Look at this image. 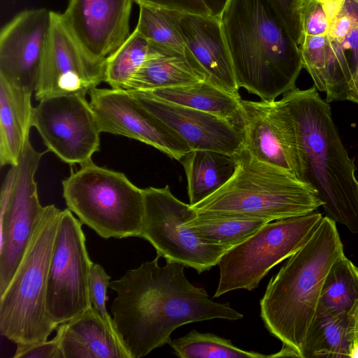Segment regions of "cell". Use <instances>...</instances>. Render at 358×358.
I'll list each match as a JSON object with an SVG mask.
<instances>
[{"instance_id":"d4e9b609","label":"cell","mask_w":358,"mask_h":358,"mask_svg":"<svg viewBox=\"0 0 358 358\" xmlns=\"http://www.w3.org/2000/svg\"><path fill=\"white\" fill-rule=\"evenodd\" d=\"M187 180L189 205L204 200L222 187L236 170L235 156L208 150H194L180 161Z\"/></svg>"},{"instance_id":"836d02e7","label":"cell","mask_w":358,"mask_h":358,"mask_svg":"<svg viewBox=\"0 0 358 358\" xmlns=\"http://www.w3.org/2000/svg\"><path fill=\"white\" fill-rule=\"evenodd\" d=\"M14 358H63L57 337L35 344L17 345Z\"/></svg>"},{"instance_id":"d6986e66","label":"cell","mask_w":358,"mask_h":358,"mask_svg":"<svg viewBox=\"0 0 358 358\" xmlns=\"http://www.w3.org/2000/svg\"><path fill=\"white\" fill-rule=\"evenodd\" d=\"M180 29L187 49L205 70L208 80L241 97L219 16L182 13Z\"/></svg>"},{"instance_id":"2e32d148","label":"cell","mask_w":358,"mask_h":358,"mask_svg":"<svg viewBox=\"0 0 358 358\" xmlns=\"http://www.w3.org/2000/svg\"><path fill=\"white\" fill-rule=\"evenodd\" d=\"M52 10H27L17 15L0 34V76L35 91L47 50Z\"/></svg>"},{"instance_id":"7c38bea8","label":"cell","mask_w":358,"mask_h":358,"mask_svg":"<svg viewBox=\"0 0 358 358\" xmlns=\"http://www.w3.org/2000/svg\"><path fill=\"white\" fill-rule=\"evenodd\" d=\"M33 126L48 150L69 164L92 160L100 150L99 127L85 94L55 96L38 101Z\"/></svg>"},{"instance_id":"1f68e13d","label":"cell","mask_w":358,"mask_h":358,"mask_svg":"<svg viewBox=\"0 0 358 358\" xmlns=\"http://www.w3.org/2000/svg\"><path fill=\"white\" fill-rule=\"evenodd\" d=\"M357 20V1L346 0L340 13L329 22V41L341 45Z\"/></svg>"},{"instance_id":"74e56055","label":"cell","mask_w":358,"mask_h":358,"mask_svg":"<svg viewBox=\"0 0 358 358\" xmlns=\"http://www.w3.org/2000/svg\"><path fill=\"white\" fill-rule=\"evenodd\" d=\"M214 15L219 16L227 0H204Z\"/></svg>"},{"instance_id":"8992f818","label":"cell","mask_w":358,"mask_h":358,"mask_svg":"<svg viewBox=\"0 0 358 358\" xmlns=\"http://www.w3.org/2000/svg\"><path fill=\"white\" fill-rule=\"evenodd\" d=\"M61 210L45 206L13 278L0 296V334L19 344L48 341L57 326L45 308L48 275Z\"/></svg>"},{"instance_id":"7a4b0ae2","label":"cell","mask_w":358,"mask_h":358,"mask_svg":"<svg viewBox=\"0 0 358 358\" xmlns=\"http://www.w3.org/2000/svg\"><path fill=\"white\" fill-rule=\"evenodd\" d=\"M280 100L294 127L299 179L316 192L327 217L358 233L355 160L342 142L329 103L315 86L295 87Z\"/></svg>"},{"instance_id":"f1b7e54d","label":"cell","mask_w":358,"mask_h":358,"mask_svg":"<svg viewBox=\"0 0 358 358\" xmlns=\"http://www.w3.org/2000/svg\"><path fill=\"white\" fill-rule=\"evenodd\" d=\"M150 43L136 29L125 41L106 58L105 80L111 88L127 90L147 60Z\"/></svg>"},{"instance_id":"f546056e","label":"cell","mask_w":358,"mask_h":358,"mask_svg":"<svg viewBox=\"0 0 358 358\" xmlns=\"http://www.w3.org/2000/svg\"><path fill=\"white\" fill-rule=\"evenodd\" d=\"M176 356L180 358H268L266 355L246 351L234 345L232 342L210 333L195 329L187 335L174 339L169 344Z\"/></svg>"},{"instance_id":"f35d334b","label":"cell","mask_w":358,"mask_h":358,"mask_svg":"<svg viewBox=\"0 0 358 358\" xmlns=\"http://www.w3.org/2000/svg\"><path fill=\"white\" fill-rule=\"evenodd\" d=\"M355 337L353 343L358 342V301L357 302L355 309ZM353 345V344H352Z\"/></svg>"},{"instance_id":"277c9868","label":"cell","mask_w":358,"mask_h":358,"mask_svg":"<svg viewBox=\"0 0 358 358\" xmlns=\"http://www.w3.org/2000/svg\"><path fill=\"white\" fill-rule=\"evenodd\" d=\"M344 254L336 222L327 215L310 239L273 276L260 301L265 327L282 343L275 357H301L325 277Z\"/></svg>"},{"instance_id":"8fae6325","label":"cell","mask_w":358,"mask_h":358,"mask_svg":"<svg viewBox=\"0 0 358 358\" xmlns=\"http://www.w3.org/2000/svg\"><path fill=\"white\" fill-rule=\"evenodd\" d=\"M82 225L68 208L61 211L45 299L47 314L57 327L91 308L89 275L93 262L86 248Z\"/></svg>"},{"instance_id":"ffe728a7","label":"cell","mask_w":358,"mask_h":358,"mask_svg":"<svg viewBox=\"0 0 358 358\" xmlns=\"http://www.w3.org/2000/svg\"><path fill=\"white\" fill-rule=\"evenodd\" d=\"M56 330L63 358H129L116 334L92 307Z\"/></svg>"},{"instance_id":"8d00e7d4","label":"cell","mask_w":358,"mask_h":358,"mask_svg":"<svg viewBox=\"0 0 358 358\" xmlns=\"http://www.w3.org/2000/svg\"><path fill=\"white\" fill-rule=\"evenodd\" d=\"M349 101L358 103V66L352 73Z\"/></svg>"},{"instance_id":"cb8c5ba5","label":"cell","mask_w":358,"mask_h":358,"mask_svg":"<svg viewBox=\"0 0 358 358\" xmlns=\"http://www.w3.org/2000/svg\"><path fill=\"white\" fill-rule=\"evenodd\" d=\"M147 92L167 101L218 116L241 129V97L227 92L208 80Z\"/></svg>"},{"instance_id":"4fadbf2b","label":"cell","mask_w":358,"mask_h":358,"mask_svg":"<svg viewBox=\"0 0 358 358\" xmlns=\"http://www.w3.org/2000/svg\"><path fill=\"white\" fill-rule=\"evenodd\" d=\"M106 59L84 48L64 22L52 11L47 50L35 89L37 101L72 94H85L105 80Z\"/></svg>"},{"instance_id":"3957f363","label":"cell","mask_w":358,"mask_h":358,"mask_svg":"<svg viewBox=\"0 0 358 358\" xmlns=\"http://www.w3.org/2000/svg\"><path fill=\"white\" fill-rule=\"evenodd\" d=\"M219 17L239 89L274 101L296 87L299 50L270 0H227Z\"/></svg>"},{"instance_id":"4316f807","label":"cell","mask_w":358,"mask_h":358,"mask_svg":"<svg viewBox=\"0 0 358 358\" xmlns=\"http://www.w3.org/2000/svg\"><path fill=\"white\" fill-rule=\"evenodd\" d=\"M358 301V268L343 254L331 265L319 306L333 314L350 312Z\"/></svg>"},{"instance_id":"e0dca14e","label":"cell","mask_w":358,"mask_h":358,"mask_svg":"<svg viewBox=\"0 0 358 358\" xmlns=\"http://www.w3.org/2000/svg\"><path fill=\"white\" fill-rule=\"evenodd\" d=\"M128 91L174 131L191 150H208L236 156L243 148L242 130L223 118L167 101L150 92Z\"/></svg>"},{"instance_id":"ab89813d","label":"cell","mask_w":358,"mask_h":358,"mask_svg":"<svg viewBox=\"0 0 358 358\" xmlns=\"http://www.w3.org/2000/svg\"><path fill=\"white\" fill-rule=\"evenodd\" d=\"M350 358H358V342L353 343L350 353Z\"/></svg>"},{"instance_id":"484cf974","label":"cell","mask_w":358,"mask_h":358,"mask_svg":"<svg viewBox=\"0 0 358 358\" xmlns=\"http://www.w3.org/2000/svg\"><path fill=\"white\" fill-rule=\"evenodd\" d=\"M267 222L245 217L199 214L185 225L201 242L231 249L252 236Z\"/></svg>"},{"instance_id":"83f0119b","label":"cell","mask_w":358,"mask_h":358,"mask_svg":"<svg viewBox=\"0 0 358 358\" xmlns=\"http://www.w3.org/2000/svg\"><path fill=\"white\" fill-rule=\"evenodd\" d=\"M139 6L136 29L150 43L185 52L187 48L181 33L182 13L164 8Z\"/></svg>"},{"instance_id":"9c48e42d","label":"cell","mask_w":358,"mask_h":358,"mask_svg":"<svg viewBox=\"0 0 358 358\" xmlns=\"http://www.w3.org/2000/svg\"><path fill=\"white\" fill-rule=\"evenodd\" d=\"M48 151H36L28 138L17 164L10 166L1 187L0 296L13 278L44 211L34 176Z\"/></svg>"},{"instance_id":"9a60e30c","label":"cell","mask_w":358,"mask_h":358,"mask_svg":"<svg viewBox=\"0 0 358 358\" xmlns=\"http://www.w3.org/2000/svg\"><path fill=\"white\" fill-rule=\"evenodd\" d=\"M243 148L258 160L299 178L296 135L292 118L280 100H241Z\"/></svg>"},{"instance_id":"ac0fdd59","label":"cell","mask_w":358,"mask_h":358,"mask_svg":"<svg viewBox=\"0 0 358 358\" xmlns=\"http://www.w3.org/2000/svg\"><path fill=\"white\" fill-rule=\"evenodd\" d=\"M134 0H69L62 17L88 52L106 59L129 37Z\"/></svg>"},{"instance_id":"ba28073f","label":"cell","mask_w":358,"mask_h":358,"mask_svg":"<svg viewBox=\"0 0 358 358\" xmlns=\"http://www.w3.org/2000/svg\"><path fill=\"white\" fill-rule=\"evenodd\" d=\"M322 215L317 211L266 223L220 259V279L213 297L236 289L252 291L276 264L291 257L313 236Z\"/></svg>"},{"instance_id":"d590c367","label":"cell","mask_w":358,"mask_h":358,"mask_svg":"<svg viewBox=\"0 0 358 358\" xmlns=\"http://www.w3.org/2000/svg\"><path fill=\"white\" fill-rule=\"evenodd\" d=\"M342 50H350L354 64L353 71L358 66V20L341 44Z\"/></svg>"},{"instance_id":"7402d4cb","label":"cell","mask_w":358,"mask_h":358,"mask_svg":"<svg viewBox=\"0 0 358 358\" xmlns=\"http://www.w3.org/2000/svg\"><path fill=\"white\" fill-rule=\"evenodd\" d=\"M33 92L0 76V164L17 165L33 127Z\"/></svg>"},{"instance_id":"4dcf8cb0","label":"cell","mask_w":358,"mask_h":358,"mask_svg":"<svg viewBox=\"0 0 358 358\" xmlns=\"http://www.w3.org/2000/svg\"><path fill=\"white\" fill-rule=\"evenodd\" d=\"M110 281V276L106 273L103 266L93 263L89 275V299L91 307L106 326L115 333L112 317L106 306Z\"/></svg>"},{"instance_id":"6da1fadb","label":"cell","mask_w":358,"mask_h":358,"mask_svg":"<svg viewBox=\"0 0 358 358\" xmlns=\"http://www.w3.org/2000/svg\"><path fill=\"white\" fill-rule=\"evenodd\" d=\"M157 257L110 280L117 294L110 306L114 330L129 358H140L172 341L177 328L192 322L224 319L238 320L243 315L229 302L219 303L206 290L191 284L183 264Z\"/></svg>"},{"instance_id":"d6a6232c","label":"cell","mask_w":358,"mask_h":358,"mask_svg":"<svg viewBox=\"0 0 358 358\" xmlns=\"http://www.w3.org/2000/svg\"><path fill=\"white\" fill-rule=\"evenodd\" d=\"M134 1L138 5L164 8L182 13L213 15L204 0H134Z\"/></svg>"},{"instance_id":"44dd1931","label":"cell","mask_w":358,"mask_h":358,"mask_svg":"<svg viewBox=\"0 0 358 358\" xmlns=\"http://www.w3.org/2000/svg\"><path fill=\"white\" fill-rule=\"evenodd\" d=\"M208 80V75L192 54L150 43V55L126 90L152 91L184 86Z\"/></svg>"},{"instance_id":"e575fe53","label":"cell","mask_w":358,"mask_h":358,"mask_svg":"<svg viewBox=\"0 0 358 358\" xmlns=\"http://www.w3.org/2000/svg\"><path fill=\"white\" fill-rule=\"evenodd\" d=\"M280 15L288 31L292 32L295 27V20L292 13L294 0H270Z\"/></svg>"},{"instance_id":"5bb4252c","label":"cell","mask_w":358,"mask_h":358,"mask_svg":"<svg viewBox=\"0 0 358 358\" xmlns=\"http://www.w3.org/2000/svg\"><path fill=\"white\" fill-rule=\"evenodd\" d=\"M89 95L101 132L139 141L179 162L191 151L174 131L145 109L128 90L94 87Z\"/></svg>"},{"instance_id":"30bf717a","label":"cell","mask_w":358,"mask_h":358,"mask_svg":"<svg viewBox=\"0 0 358 358\" xmlns=\"http://www.w3.org/2000/svg\"><path fill=\"white\" fill-rule=\"evenodd\" d=\"M144 215L138 237L148 241L157 255L201 274L217 265L229 249L201 242L185 225L197 216L189 204L178 200L166 185L143 189Z\"/></svg>"},{"instance_id":"60d3db41","label":"cell","mask_w":358,"mask_h":358,"mask_svg":"<svg viewBox=\"0 0 358 358\" xmlns=\"http://www.w3.org/2000/svg\"><path fill=\"white\" fill-rule=\"evenodd\" d=\"M357 2H358V0H357Z\"/></svg>"},{"instance_id":"5b68a950","label":"cell","mask_w":358,"mask_h":358,"mask_svg":"<svg viewBox=\"0 0 358 358\" xmlns=\"http://www.w3.org/2000/svg\"><path fill=\"white\" fill-rule=\"evenodd\" d=\"M231 178L192 206L197 215L257 219L268 222L304 215L322 206L316 192L294 174L262 162L243 148Z\"/></svg>"},{"instance_id":"603a6c76","label":"cell","mask_w":358,"mask_h":358,"mask_svg":"<svg viewBox=\"0 0 358 358\" xmlns=\"http://www.w3.org/2000/svg\"><path fill=\"white\" fill-rule=\"evenodd\" d=\"M355 306L350 312L333 314L318 305L301 357H350L355 337Z\"/></svg>"},{"instance_id":"52a82bcc","label":"cell","mask_w":358,"mask_h":358,"mask_svg":"<svg viewBox=\"0 0 358 358\" xmlns=\"http://www.w3.org/2000/svg\"><path fill=\"white\" fill-rule=\"evenodd\" d=\"M67 208L108 239L138 237L144 215L143 189L119 171L91 160L62 181Z\"/></svg>"}]
</instances>
